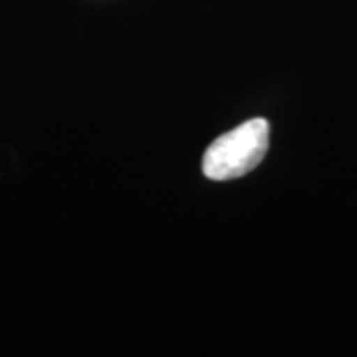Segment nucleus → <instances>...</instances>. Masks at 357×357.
<instances>
[{
    "label": "nucleus",
    "mask_w": 357,
    "mask_h": 357,
    "mask_svg": "<svg viewBox=\"0 0 357 357\" xmlns=\"http://www.w3.org/2000/svg\"><path fill=\"white\" fill-rule=\"evenodd\" d=\"M270 126L264 117L244 121L215 139L203 157V173L213 181H230L250 173L268 151Z\"/></svg>",
    "instance_id": "f257e3e1"
}]
</instances>
